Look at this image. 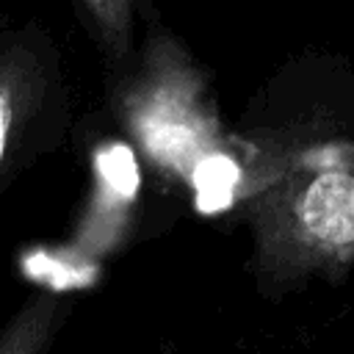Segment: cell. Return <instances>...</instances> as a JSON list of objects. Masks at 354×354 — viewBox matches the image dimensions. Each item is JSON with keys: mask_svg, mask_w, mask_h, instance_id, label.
I'll use <instances>...</instances> for the list:
<instances>
[{"mask_svg": "<svg viewBox=\"0 0 354 354\" xmlns=\"http://www.w3.org/2000/svg\"><path fill=\"white\" fill-rule=\"evenodd\" d=\"M235 210L266 299L354 271V66L329 53L285 61L246 102Z\"/></svg>", "mask_w": 354, "mask_h": 354, "instance_id": "obj_1", "label": "cell"}, {"mask_svg": "<svg viewBox=\"0 0 354 354\" xmlns=\"http://www.w3.org/2000/svg\"><path fill=\"white\" fill-rule=\"evenodd\" d=\"M86 28L91 30L108 75L116 77L138 50L149 22H155V0H77Z\"/></svg>", "mask_w": 354, "mask_h": 354, "instance_id": "obj_4", "label": "cell"}, {"mask_svg": "<svg viewBox=\"0 0 354 354\" xmlns=\"http://www.w3.org/2000/svg\"><path fill=\"white\" fill-rule=\"evenodd\" d=\"M61 105L58 58L44 36L19 39L0 58V169L19 136Z\"/></svg>", "mask_w": 354, "mask_h": 354, "instance_id": "obj_3", "label": "cell"}, {"mask_svg": "<svg viewBox=\"0 0 354 354\" xmlns=\"http://www.w3.org/2000/svg\"><path fill=\"white\" fill-rule=\"evenodd\" d=\"M111 80L122 130L166 188L196 191L210 166H235L232 130L224 127L210 77L174 30L149 22L136 55Z\"/></svg>", "mask_w": 354, "mask_h": 354, "instance_id": "obj_2", "label": "cell"}, {"mask_svg": "<svg viewBox=\"0 0 354 354\" xmlns=\"http://www.w3.org/2000/svg\"><path fill=\"white\" fill-rule=\"evenodd\" d=\"M64 310L66 299L55 290L30 299L0 332V354H47Z\"/></svg>", "mask_w": 354, "mask_h": 354, "instance_id": "obj_5", "label": "cell"}]
</instances>
